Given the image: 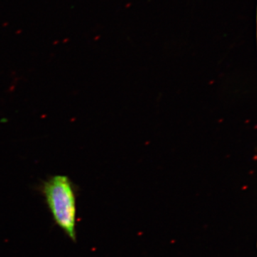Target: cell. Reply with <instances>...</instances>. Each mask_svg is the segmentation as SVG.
Returning a JSON list of instances; mask_svg holds the SVG:
<instances>
[{"mask_svg": "<svg viewBox=\"0 0 257 257\" xmlns=\"http://www.w3.org/2000/svg\"><path fill=\"white\" fill-rule=\"evenodd\" d=\"M41 192L55 224L75 242L77 193L73 182L67 176H53L42 184Z\"/></svg>", "mask_w": 257, "mask_h": 257, "instance_id": "1", "label": "cell"}]
</instances>
